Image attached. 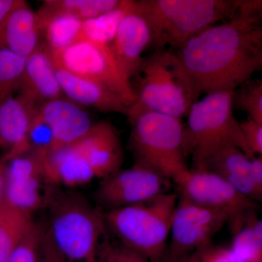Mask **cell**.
Masks as SVG:
<instances>
[{"instance_id":"cell-1","label":"cell","mask_w":262,"mask_h":262,"mask_svg":"<svg viewBox=\"0 0 262 262\" xmlns=\"http://www.w3.org/2000/svg\"><path fill=\"white\" fill-rule=\"evenodd\" d=\"M261 0H244L233 18L170 51L192 104L203 94L234 92L261 70Z\"/></svg>"},{"instance_id":"cell-2","label":"cell","mask_w":262,"mask_h":262,"mask_svg":"<svg viewBox=\"0 0 262 262\" xmlns=\"http://www.w3.org/2000/svg\"><path fill=\"white\" fill-rule=\"evenodd\" d=\"M56 187L46 203L53 244L65 262H97L108 241L103 213L80 194Z\"/></svg>"},{"instance_id":"cell-3","label":"cell","mask_w":262,"mask_h":262,"mask_svg":"<svg viewBox=\"0 0 262 262\" xmlns=\"http://www.w3.org/2000/svg\"><path fill=\"white\" fill-rule=\"evenodd\" d=\"M244 0H141L136 8L145 19L151 43L179 49L194 36L233 18Z\"/></svg>"},{"instance_id":"cell-4","label":"cell","mask_w":262,"mask_h":262,"mask_svg":"<svg viewBox=\"0 0 262 262\" xmlns=\"http://www.w3.org/2000/svg\"><path fill=\"white\" fill-rule=\"evenodd\" d=\"M178 201V194L168 192L138 204L108 210L103 213L106 227L125 247L150 262H162L168 251Z\"/></svg>"},{"instance_id":"cell-5","label":"cell","mask_w":262,"mask_h":262,"mask_svg":"<svg viewBox=\"0 0 262 262\" xmlns=\"http://www.w3.org/2000/svg\"><path fill=\"white\" fill-rule=\"evenodd\" d=\"M233 94L212 93L191 105L184 125L183 149L194 165L229 146L239 148L250 159L254 158L233 115Z\"/></svg>"},{"instance_id":"cell-6","label":"cell","mask_w":262,"mask_h":262,"mask_svg":"<svg viewBox=\"0 0 262 262\" xmlns=\"http://www.w3.org/2000/svg\"><path fill=\"white\" fill-rule=\"evenodd\" d=\"M131 123L130 145L135 163L154 169L173 182L189 170L183 149L181 119L147 113Z\"/></svg>"},{"instance_id":"cell-7","label":"cell","mask_w":262,"mask_h":262,"mask_svg":"<svg viewBox=\"0 0 262 262\" xmlns=\"http://www.w3.org/2000/svg\"><path fill=\"white\" fill-rule=\"evenodd\" d=\"M121 141L110 122L94 124L85 135L66 148L62 181L67 188L81 187L120 170Z\"/></svg>"},{"instance_id":"cell-8","label":"cell","mask_w":262,"mask_h":262,"mask_svg":"<svg viewBox=\"0 0 262 262\" xmlns=\"http://www.w3.org/2000/svg\"><path fill=\"white\" fill-rule=\"evenodd\" d=\"M139 91L129 106L130 122L147 113L164 114L181 119L187 115L192 103L177 75L171 52L160 51L143 60Z\"/></svg>"},{"instance_id":"cell-9","label":"cell","mask_w":262,"mask_h":262,"mask_svg":"<svg viewBox=\"0 0 262 262\" xmlns=\"http://www.w3.org/2000/svg\"><path fill=\"white\" fill-rule=\"evenodd\" d=\"M51 53L58 67L103 84L129 103L135 101L136 91L115 59L110 46L79 40L63 51Z\"/></svg>"},{"instance_id":"cell-10","label":"cell","mask_w":262,"mask_h":262,"mask_svg":"<svg viewBox=\"0 0 262 262\" xmlns=\"http://www.w3.org/2000/svg\"><path fill=\"white\" fill-rule=\"evenodd\" d=\"M46 149L32 148L8 160L5 179V203L32 216L47 203L56 187L48 177Z\"/></svg>"},{"instance_id":"cell-11","label":"cell","mask_w":262,"mask_h":262,"mask_svg":"<svg viewBox=\"0 0 262 262\" xmlns=\"http://www.w3.org/2000/svg\"><path fill=\"white\" fill-rule=\"evenodd\" d=\"M230 221L231 217L227 213L201 206L179 194L172 221L167 256L185 257L213 244L215 234Z\"/></svg>"},{"instance_id":"cell-12","label":"cell","mask_w":262,"mask_h":262,"mask_svg":"<svg viewBox=\"0 0 262 262\" xmlns=\"http://www.w3.org/2000/svg\"><path fill=\"white\" fill-rule=\"evenodd\" d=\"M172 181L144 164L119 170L102 179L96 191V201L108 210L138 204L168 192Z\"/></svg>"},{"instance_id":"cell-13","label":"cell","mask_w":262,"mask_h":262,"mask_svg":"<svg viewBox=\"0 0 262 262\" xmlns=\"http://www.w3.org/2000/svg\"><path fill=\"white\" fill-rule=\"evenodd\" d=\"M174 183L178 185L180 194L190 201L228 214L231 217L229 223L257 207L255 202L224 179L202 169L189 168Z\"/></svg>"},{"instance_id":"cell-14","label":"cell","mask_w":262,"mask_h":262,"mask_svg":"<svg viewBox=\"0 0 262 262\" xmlns=\"http://www.w3.org/2000/svg\"><path fill=\"white\" fill-rule=\"evenodd\" d=\"M37 116L51 130L52 141L47 151L75 142L94 125L80 105L63 97L39 105Z\"/></svg>"},{"instance_id":"cell-15","label":"cell","mask_w":262,"mask_h":262,"mask_svg":"<svg viewBox=\"0 0 262 262\" xmlns=\"http://www.w3.org/2000/svg\"><path fill=\"white\" fill-rule=\"evenodd\" d=\"M39 106L18 95L0 100V149L5 162L29 149L28 135Z\"/></svg>"},{"instance_id":"cell-16","label":"cell","mask_w":262,"mask_h":262,"mask_svg":"<svg viewBox=\"0 0 262 262\" xmlns=\"http://www.w3.org/2000/svg\"><path fill=\"white\" fill-rule=\"evenodd\" d=\"M151 43L149 27L134 1L119 24L110 46L117 63L130 80L139 73L143 63L141 54Z\"/></svg>"},{"instance_id":"cell-17","label":"cell","mask_w":262,"mask_h":262,"mask_svg":"<svg viewBox=\"0 0 262 262\" xmlns=\"http://www.w3.org/2000/svg\"><path fill=\"white\" fill-rule=\"evenodd\" d=\"M20 96L37 106L63 97L56 75V67L51 52L41 43L26 60L23 75L19 83Z\"/></svg>"},{"instance_id":"cell-18","label":"cell","mask_w":262,"mask_h":262,"mask_svg":"<svg viewBox=\"0 0 262 262\" xmlns=\"http://www.w3.org/2000/svg\"><path fill=\"white\" fill-rule=\"evenodd\" d=\"M56 64V63H55ZM56 67V75L63 94L79 105L91 106L103 113L127 115L131 103L95 81Z\"/></svg>"},{"instance_id":"cell-19","label":"cell","mask_w":262,"mask_h":262,"mask_svg":"<svg viewBox=\"0 0 262 262\" xmlns=\"http://www.w3.org/2000/svg\"><path fill=\"white\" fill-rule=\"evenodd\" d=\"M251 160L235 146L222 148L209 158L194 165L215 174L251 201L261 202L262 195L253 185L250 176Z\"/></svg>"},{"instance_id":"cell-20","label":"cell","mask_w":262,"mask_h":262,"mask_svg":"<svg viewBox=\"0 0 262 262\" xmlns=\"http://www.w3.org/2000/svg\"><path fill=\"white\" fill-rule=\"evenodd\" d=\"M41 43L37 12L21 0L0 27V48H6L19 56L27 58Z\"/></svg>"},{"instance_id":"cell-21","label":"cell","mask_w":262,"mask_h":262,"mask_svg":"<svg viewBox=\"0 0 262 262\" xmlns=\"http://www.w3.org/2000/svg\"><path fill=\"white\" fill-rule=\"evenodd\" d=\"M42 44L51 53L63 51L80 40L82 20L43 3L37 12Z\"/></svg>"},{"instance_id":"cell-22","label":"cell","mask_w":262,"mask_h":262,"mask_svg":"<svg viewBox=\"0 0 262 262\" xmlns=\"http://www.w3.org/2000/svg\"><path fill=\"white\" fill-rule=\"evenodd\" d=\"M233 239L229 248L234 262H262V222L249 212L229 224Z\"/></svg>"},{"instance_id":"cell-23","label":"cell","mask_w":262,"mask_h":262,"mask_svg":"<svg viewBox=\"0 0 262 262\" xmlns=\"http://www.w3.org/2000/svg\"><path fill=\"white\" fill-rule=\"evenodd\" d=\"M133 3L132 0H122V3L114 9L82 21L80 40L111 46L119 24Z\"/></svg>"},{"instance_id":"cell-24","label":"cell","mask_w":262,"mask_h":262,"mask_svg":"<svg viewBox=\"0 0 262 262\" xmlns=\"http://www.w3.org/2000/svg\"><path fill=\"white\" fill-rule=\"evenodd\" d=\"M32 221L8 203L0 207V262L8 261Z\"/></svg>"},{"instance_id":"cell-25","label":"cell","mask_w":262,"mask_h":262,"mask_svg":"<svg viewBox=\"0 0 262 262\" xmlns=\"http://www.w3.org/2000/svg\"><path fill=\"white\" fill-rule=\"evenodd\" d=\"M27 58L0 48V100L14 96L23 75Z\"/></svg>"},{"instance_id":"cell-26","label":"cell","mask_w":262,"mask_h":262,"mask_svg":"<svg viewBox=\"0 0 262 262\" xmlns=\"http://www.w3.org/2000/svg\"><path fill=\"white\" fill-rule=\"evenodd\" d=\"M43 3L84 21L114 9L122 0H47Z\"/></svg>"},{"instance_id":"cell-27","label":"cell","mask_w":262,"mask_h":262,"mask_svg":"<svg viewBox=\"0 0 262 262\" xmlns=\"http://www.w3.org/2000/svg\"><path fill=\"white\" fill-rule=\"evenodd\" d=\"M232 103L249 119L262 124V80L250 79L241 84L234 91Z\"/></svg>"},{"instance_id":"cell-28","label":"cell","mask_w":262,"mask_h":262,"mask_svg":"<svg viewBox=\"0 0 262 262\" xmlns=\"http://www.w3.org/2000/svg\"><path fill=\"white\" fill-rule=\"evenodd\" d=\"M45 227L33 220L7 262H38Z\"/></svg>"},{"instance_id":"cell-29","label":"cell","mask_w":262,"mask_h":262,"mask_svg":"<svg viewBox=\"0 0 262 262\" xmlns=\"http://www.w3.org/2000/svg\"><path fill=\"white\" fill-rule=\"evenodd\" d=\"M97 262H150L140 253L119 242L113 243L108 239L100 253Z\"/></svg>"},{"instance_id":"cell-30","label":"cell","mask_w":262,"mask_h":262,"mask_svg":"<svg viewBox=\"0 0 262 262\" xmlns=\"http://www.w3.org/2000/svg\"><path fill=\"white\" fill-rule=\"evenodd\" d=\"M177 259L179 262H234L229 248L213 244Z\"/></svg>"},{"instance_id":"cell-31","label":"cell","mask_w":262,"mask_h":262,"mask_svg":"<svg viewBox=\"0 0 262 262\" xmlns=\"http://www.w3.org/2000/svg\"><path fill=\"white\" fill-rule=\"evenodd\" d=\"M239 127L253 156H262V124L248 119L239 123Z\"/></svg>"},{"instance_id":"cell-32","label":"cell","mask_w":262,"mask_h":262,"mask_svg":"<svg viewBox=\"0 0 262 262\" xmlns=\"http://www.w3.org/2000/svg\"><path fill=\"white\" fill-rule=\"evenodd\" d=\"M38 262H65L52 241L47 226L45 227L41 241Z\"/></svg>"},{"instance_id":"cell-33","label":"cell","mask_w":262,"mask_h":262,"mask_svg":"<svg viewBox=\"0 0 262 262\" xmlns=\"http://www.w3.org/2000/svg\"><path fill=\"white\" fill-rule=\"evenodd\" d=\"M250 176L256 190L262 195V156H256L251 160Z\"/></svg>"},{"instance_id":"cell-34","label":"cell","mask_w":262,"mask_h":262,"mask_svg":"<svg viewBox=\"0 0 262 262\" xmlns=\"http://www.w3.org/2000/svg\"><path fill=\"white\" fill-rule=\"evenodd\" d=\"M21 0H0V27H2L7 17L15 7L20 4Z\"/></svg>"},{"instance_id":"cell-35","label":"cell","mask_w":262,"mask_h":262,"mask_svg":"<svg viewBox=\"0 0 262 262\" xmlns=\"http://www.w3.org/2000/svg\"><path fill=\"white\" fill-rule=\"evenodd\" d=\"M7 163L0 158V207L5 203V179Z\"/></svg>"},{"instance_id":"cell-36","label":"cell","mask_w":262,"mask_h":262,"mask_svg":"<svg viewBox=\"0 0 262 262\" xmlns=\"http://www.w3.org/2000/svg\"><path fill=\"white\" fill-rule=\"evenodd\" d=\"M162 262H179V260L177 258L170 257V256H167L166 255Z\"/></svg>"}]
</instances>
